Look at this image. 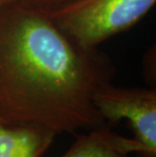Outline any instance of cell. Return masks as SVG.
<instances>
[{
    "mask_svg": "<svg viewBox=\"0 0 156 157\" xmlns=\"http://www.w3.org/2000/svg\"><path fill=\"white\" fill-rule=\"evenodd\" d=\"M116 67L97 48L64 34L44 10L21 2L0 11V119L55 136L107 126L92 102Z\"/></svg>",
    "mask_w": 156,
    "mask_h": 157,
    "instance_id": "6da1fadb",
    "label": "cell"
},
{
    "mask_svg": "<svg viewBox=\"0 0 156 157\" xmlns=\"http://www.w3.org/2000/svg\"><path fill=\"white\" fill-rule=\"evenodd\" d=\"M156 0H69L44 10L71 40L85 48H97L109 38L141 21Z\"/></svg>",
    "mask_w": 156,
    "mask_h": 157,
    "instance_id": "7a4b0ae2",
    "label": "cell"
},
{
    "mask_svg": "<svg viewBox=\"0 0 156 157\" xmlns=\"http://www.w3.org/2000/svg\"><path fill=\"white\" fill-rule=\"evenodd\" d=\"M92 102L108 127L127 120L134 138L145 148L143 157H156V89L118 87L112 82L95 90Z\"/></svg>",
    "mask_w": 156,
    "mask_h": 157,
    "instance_id": "3957f363",
    "label": "cell"
},
{
    "mask_svg": "<svg viewBox=\"0 0 156 157\" xmlns=\"http://www.w3.org/2000/svg\"><path fill=\"white\" fill-rule=\"evenodd\" d=\"M130 153L143 156L145 148L134 138H127L104 126L77 136L61 157H129Z\"/></svg>",
    "mask_w": 156,
    "mask_h": 157,
    "instance_id": "277c9868",
    "label": "cell"
},
{
    "mask_svg": "<svg viewBox=\"0 0 156 157\" xmlns=\"http://www.w3.org/2000/svg\"><path fill=\"white\" fill-rule=\"evenodd\" d=\"M55 138L44 130L11 126L0 119V157H43Z\"/></svg>",
    "mask_w": 156,
    "mask_h": 157,
    "instance_id": "5b68a950",
    "label": "cell"
},
{
    "mask_svg": "<svg viewBox=\"0 0 156 157\" xmlns=\"http://www.w3.org/2000/svg\"><path fill=\"white\" fill-rule=\"evenodd\" d=\"M68 1L69 0H19L18 2L41 10H51Z\"/></svg>",
    "mask_w": 156,
    "mask_h": 157,
    "instance_id": "8992f818",
    "label": "cell"
},
{
    "mask_svg": "<svg viewBox=\"0 0 156 157\" xmlns=\"http://www.w3.org/2000/svg\"><path fill=\"white\" fill-rule=\"evenodd\" d=\"M19 0H0V11L9 5H12L14 3L18 2Z\"/></svg>",
    "mask_w": 156,
    "mask_h": 157,
    "instance_id": "52a82bcc",
    "label": "cell"
}]
</instances>
